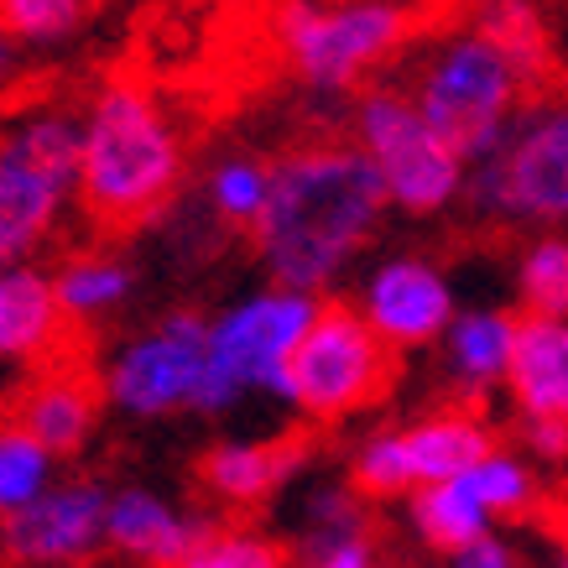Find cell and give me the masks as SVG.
<instances>
[{
  "label": "cell",
  "instance_id": "23",
  "mask_svg": "<svg viewBox=\"0 0 568 568\" xmlns=\"http://www.w3.org/2000/svg\"><path fill=\"white\" fill-rule=\"evenodd\" d=\"M52 454L37 433H27L21 423L0 433V511L11 517L21 506H32L37 496L52 490Z\"/></svg>",
  "mask_w": 568,
  "mask_h": 568
},
{
  "label": "cell",
  "instance_id": "29",
  "mask_svg": "<svg viewBox=\"0 0 568 568\" xmlns=\"http://www.w3.org/2000/svg\"><path fill=\"white\" fill-rule=\"evenodd\" d=\"M521 297L532 313H568V241L548 235L521 256Z\"/></svg>",
  "mask_w": 568,
  "mask_h": 568
},
{
  "label": "cell",
  "instance_id": "12",
  "mask_svg": "<svg viewBox=\"0 0 568 568\" xmlns=\"http://www.w3.org/2000/svg\"><path fill=\"white\" fill-rule=\"evenodd\" d=\"M110 496L89 480L52 485L48 496L6 517V558L11 564H79L104 542Z\"/></svg>",
  "mask_w": 568,
  "mask_h": 568
},
{
  "label": "cell",
  "instance_id": "32",
  "mask_svg": "<svg viewBox=\"0 0 568 568\" xmlns=\"http://www.w3.org/2000/svg\"><path fill=\"white\" fill-rule=\"evenodd\" d=\"M454 564L459 568H511L517 558H511V548H506L496 532H485V537H475L469 548L454 552Z\"/></svg>",
  "mask_w": 568,
  "mask_h": 568
},
{
  "label": "cell",
  "instance_id": "4",
  "mask_svg": "<svg viewBox=\"0 0 568 568\" xmlns=\"http://www.w3.org/2000/svg\"><path fill=\"white\" fill-rule=\"evenodd\" d=\"M417 32V0H282L276 48L303 84L339 94L376 73Z\"/></svg>",
  "mask_w": 568,
  "mask_h": 568
},
{
  "label": "cell",
  "instance_id": "15",
  "mask_svg": "<svg viewBox=\"0 0 568 568\" xmlns=\"http://www.w3.org/2000/svg\"><path fill=\"white\" fill-rule=\"evenodd\" d=\"M69 308L58 297V276L11 261L0 276V355L6 361H42L63 339Z\"/></svg>",
  "mask_w": 568,
  "mask_h": 568
},
{
  "label": "cell",
  "instance_id": "17",
  "mask_svg": "<svg viewBox=\"0 0 568 568\" xmlns=\"http://www.w3.org/2000/svg\"><path fill=\"white\" fill-rule=\"evenodd\" d=\"M361 485H313L303 496V558L313 568H371L376 542L361 511Z\"/></svg>",
  "mask_w": 568,
  "mask_h": 568
},
{
  "label": "cell",
  "instance_id": "14",
  "mask_svg": "<svg viewBox=\"0 0 568 568\" xmlns=\"http://www.w3.org/2000/svg\"><path fill=\"white\" fill-rule=\"evenodd\" d=\"M521 417L568 423V313H527L517 339V361L506 376Z\"/></svg>",
  "mask_w": 568,
  "mask_h": 568
},
{
  "label": "cell",
  "instance_id": "8",
  "mask_svg": "<svg viewBox=\"0 0 568 568\" xmlns=\"http://www.w3.org/2000/svg\"><path fill=\"white\" fill-rule=\"evenodd\" d=\"M355 141L376 162L396 209L433 214L469 189V156L423 115L407 89H371L355 110Z\"/></svg>",
  "mask_w": 568,
  "mask_h": 568
},
{
  "label": "cell",
  "instance_id": "13",
  "mask_svg": "<svg viewBox=\"0 0 568 568\" xmlns=\"http://www.w3.org/2000/svg\"><path fill=\"white\" fill-rule=\"evenodd\" d=\"M214 532L209 521L178 511L173 500L152 496V490H121L110 496V517H104V542L125 558L141 564H183L189 568L193 548Z\"/></svg>",
  "mask_w": 568,
  "mask_h": 568
},
{
  "label": "cell",
  "instance_id": "6",
  "mask_svg": "<svg viewBox=\"0 0 568 568\" xmlns=\"http://www.w3.org/2000/svg\"><path fill=\"white\" fill-rule=\"evenodd\" d=\"M84 121L58 104L21 110L0 146V256L27 261L79 193Z\"/></svg>",
  "mask_w": 568,
  "mask_h": 568
},
{
  "label": "cell",
  "instance_id": "18",
  "mask_svg": "<svg viewBox=\"0 0 568 568\" xmlns=\"http://www.w3.org/2000/svg\"><path fill=\"white\" fill-rule=\"evenodd\" d=\"M94 413H100L94 381L69 371V365H52V371L27 381V392L17 396V417H11V423L37 433L52 454H73V448L89 438V428H94Z\"/></svg>",
  "mask_w": 568,
  "mask_h": 568
},
{
  "label": "cell",
  "instance_id": "33",
  "mask_svg": "<svg viewBox=\"0 0 568 568\" xmlns=\"http://www.w3.org/2000/svg\"><path fill=\"white\" fill-rule=\"evenodd\" d=\"M564 564H568V548H564Z\"/></svg>",
  "mask_w": 568,
  "mask_h": 568
},
{
  "label": "cell",
  "instance_id": "5",
  "mask_svg": "<svg viewBox=\"0 0 568 568\" xmlns=\"http://www.w3.org/2000/svg\"><path fill=\"white\" fill-rule=\"evenodd\" d=\"M469 204L490 220H568V94H537L511 115L490 152L469 162Z\"/></svg>",
  "mask_w": 568,
  "mask_h": 568
},
{
  "label": "cell",
  "instance_id": "27",
  "mask_svg": "<svg viewBox=\"0 0 568 568\" xmlns=\"http://www.w3.org/2000/svg\"><path fill=\"white\" fill-rule=\"evenodd\" d=\"M475 21H480L485 32L496 37L500 48L511 52V58H517V63L532 73V79H542V73H548L542 27H537V17H532V6H527V0H485Z\"/></svg>",
  "mask_w": 568,
  "mask_h": 568
},
{
  "label": "cell",
  "instance_id": "3",
  "mask_svg": "<svg viewBox=\"0 0 568 568\" xmlns=\"http://www.w3.org/2000/svg\"><path fill=\"white\" fill-rule=\"evenodd\" d=\"M527 84H532V73L521 69L480 21H469V27H454V32L433 37L423 48L407 94L475 162L480 152L496 146V136L527 104Z\"/></svg>",
  "mask_w": 568,
  "mask_h": 568
},
{
  "label": "cell",
  "instance_id": "31",
  "mask_svg": "<svg viewBox=\"0 0 568 568\" xmlns=\"http://www.w3.org/2000/svg\"><path fill=\"white\" fill-rule=\"evenodd\" d=\"M527 444L542 459H568V423H558V417H527Z\"/></svg>",
  "mask_w": 568,
  "mask_h": 568
},
{
  "label": "cell",
  "instance_id": "30",
  "mask_svg": "<svg viewBox=\"0 0 568 568\" xmlns=\"http://www.w3.org/2000/svg\"><path fill=\"white\" fill-rule=\"evenodd\" d=\"M276 564H282V548L256 532H209L189 558V568H276Z\"/></svg>",
  "mask_w": 568,
  "mask_h": 568
},
{
  "label": "cell",
  "instance_id": "20",
  "mask_svg": "<svg viewBox=\"0 0 568 568\" xmlns=\"http://www.w3.org/2000/svg\"><path fill=\"white\" fill-rule=\"evenodd\" d=\"M496 527V511L475 496V485L465 475L454 480H433V485H417L413 490V532L428 542L433 552H454L469 548L475 537H485Z\"/></svg>",
  "mask_w": 568,
  "mask_h": 568
},
{
  "label": "cell",
  "instance_id": "21",
  "mask_svg": "<svg viewBox=\"0 0 568 568\" xmlns=\"http://www.w3.org/2000/svg\"><path fill=\"white\" fill-rule=\"evenodd\" d=\"M490 448H496L490 444V428L469 413H433L407 428V454H413L417 485L454 480V475H465L475 459H485Z\"/></svg>",
  "mask_w": 568,
  "mask_h": 568
},
{
  "label": "cell",
  "instance_id": "11",
  "mask_svg": "<svg viewBox=\"0 0 568 568\" xmlns=\"http://www.w3.org/2000/svg\"><path fill=\"white\" fill-rule=\"evenodd\" d=\"M361 313L392 349H423L444 339V328L454 324L459 308L448 293V276L433 261L392 256L365 276Z\"/></svg>",
  "mask_w": 568,
  "mask_h": 568
},
{
  "label": "cell",
  "instance_id": "28",
  "mask_svg": "<svg viewBox=\"0 0 568 568\" xmlns=\"http://www.w3.org/2000/svg\"><path fill=\"white\" fill-rule=\"evenodd\" d=\"M89 0H0V17H6V32L27 42V48H52L63 37L79 32Z\"/></svg>",
  "mask_w": 568,
  "mask_h": 568
},
{
  "label": "cell",
  "instance_id": "9",
  "mask_svg": "<svg viewBox=\"0 0 568 568\" xmlns=\"http://www.w3.org/2000/svg\"><path fill=\"white\" fill-rule=\"evenodd\" d=\"M392 386V345L381 339L361 308H318L303 345L287 365V407L339 423L381 402Z\"/></svg>",
  "mask_w": 568,
  "mask_h": 568
},
{
  "label": "cell",
  "instance_id": "22",
  "mask_svg": "<svg viewBox=\"0 0 568 568\" xmlns=\"http://www.w3.org/2000/svg\"><path fill=\"white\" fill-rule=\"evenodd\" d=\"M58 297H63L69 318L94 324V318L115 313L131 297V272L110 256H79L58 272Z\"/></svg>",
  "mask_w": 568,
  "mask_h": 568
},
{
  "label": "cell",
  "instance_id": "16",
  "mask_svg": "<svg viewBox=\"0 0 568 568\" xmlns=\"http://www.w3.org/2000/svg\"><path fill=\"white\" fill-rule=\"evenodd\" d=\"M517 339H521V318L500 308H465L454 313V324L444 328V371L459 392H490L506 386L511 361H517Z\"/></svg>",
  "mask_w": 568,
  "mask_h": 568
},
{
  "label": "cell",
  "instance_id": "1",
  "mask_svg": "<svg viewBox=\"0 0 568 568\" xmlns=\"http://www.w3.org/2000/svg\"><path fill=\"white\" fill-rule=\"evenodd\" d=\"M392 193L365 146H308L272 162V199L251 224L272 282L328 287L376 235Z\"/></svg>",
  "mask_w": 568,
  "mask_h": 568
},
{
  "label": "cell",
  "instance_id": "2",
  "mask_svg": "<svg viewBox=\"0 0 568 568\" xmlns=\"http://www.w3.org/2000/svg\"><path fill=\"white\" fill-rule=\"evenodd\" d=\"M183 178L173 121L141 84H104L84 115L79 199L104 224L152 220Z\"/></svg>",
  "mask_w": 568,
  "mask_h": 568
},
{
  "label": "cell",
  "instance_id": "19",
  "mask_svg": "<svg viewBox=\"0 0 568 568\" xmlns=\"http://www.w3.org/2000/svg\"><path fill=\"white\" fill-rule=\"evenodd\" d=\"M297 459H303L297 444H251V438H235V444L209 448L204 465H199V480L224 506H261L272 490H282L287 475H297Z\"/></svg>",
  "mask_w": 568,
  "mask_h": 568
},
{
  "label": "cell",
  "instance_id": "24",
  "mask_svg": "<svg viewBox=\"0 0 568 568\" xmlns=\"http://www.w3.org/2000/svg\"><path fill=\"white\" fill-rule=\"evenodd\" d=\"M204 193H209V209H214L224 224L251 230V224L261 220L266 199H272V168L256 162V156H220V162L209 168Z\"/></svg>",
  "mask_w": 568,
  "mask_h": 568
},
{
  "label": "cell",
  "instance_id": "26",
  "mask_svg": "<svg viewBox=\"0 0 568 568\" xmlns=\"http://www.w3.org/2000/svg\"><path fill=\"white\" fill-rule=\"evenodd\" d=\"M465 480L475 485V496H480L496 517H521L537 500L532 469L521 465L517 454H500V448H490L485 459H475V465L465 469Z\"/></svg>",
  "mask_w": 568,
  "mask_h": 568
},
{
  "label": "cell",
  "instance_id": "25",
  "mask_svg": "<svg viewBox=\"0 0 568 568\" xmlns=\"http://www.w3.org/2000/svg\"><path fill=\"white\" fill-rule=\"evenodd\" d=\"M349 480L361 485L371 500L413 496L417 469H413V454H407V433H381V438H365L361 454H355V465H349Z\"/></svg>",
  "mask_w": 568,
  "mask_h": 568
},
{
  "label": "cell",
  "instance_id": "10",
  "mask_svg": "<svg viewBox=\"0 0 568 568\" xmlns=\"http://www.w3.org/2000/svg\"><path fill=\"white\" fill-rule=\"evenodd\" d=\"M100 392L110 407L131 417H168V413H204L209 392V324L178 313L168 324L136 334L104 365Z\"/></svg>",
  "mask_w": 568,
  "mask_h": 568
},
{
  "label": "cell",
  "instance_id": "7",
  "mask_svg": "<svg viewBox=\"0 0 568 568\" xmlns=\"http://www.w3.org/2000/svg\"><path fill=\"white\" fill-rule=\"evenodd\" d=\"M318 297L308 287L272 282L266 293H251L209 324V392L204 413H224L241 396L266 392L287 402V365L303 345L308 324L318 318Z\"/></svg>",
  "mask_w": 568,
  "mask_h": 568
}]
</instances>
